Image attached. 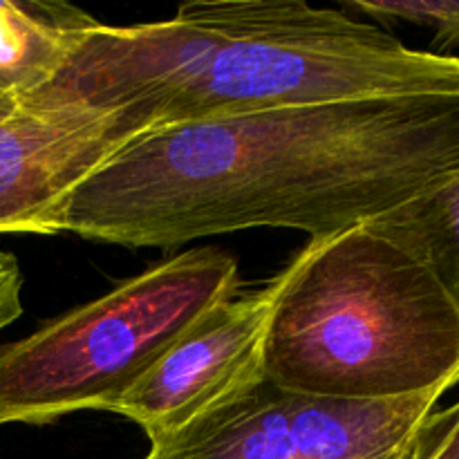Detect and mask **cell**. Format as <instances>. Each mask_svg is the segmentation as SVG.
Instances as JSON below:
<instances>
[{"mask_svg": "<svg viewBox=\"0 0 459 459\" xmlns=\"http://www.w3.org/2000/svg\"><path fill=\"white\" fill-rule=\"evenodd\" d=\"M459 170V94L291 106L143 133L58 204L52 233L170 247L249 229L309 240Z\"/></svg>", "mask_w": 459, "mask_h": 459, "instance_id": "obj_1", "label": "cell"}, {"mask_svg": "<svg viewBox=\"0 0 459 459\" xmlns=\"http://www.w3.org/2000/svg\"><path fill=\"white\" fill-rule=\"evenodd\" d=\"M43 88L134 108L155 130L273 108L459 94V56L411 49L361 16L305 0H193L161 22H99Z\"/></svg>", "mask_w": 459, "mask_h": 459, "instance_id": "obj_2", "label": "cell"}, {"mask_svg": "<svg viewBox=\"0 0 459 459\" xmlns=\"http://www.w3.org/2000/svg\"><path fill=\"white\" fill-rule=\"evenodd\" d=\"M272 384L384 402L459 384V312L433 273L368 222L309 240L273 312Z\"/></svg>", "mask_w": 459, "mask_h": 459, "instance_id": "obj_3", "label": "cell"}, {"mask_svg": "<svg viewBox=\"0 0 459 459\" xmlns=\"http://www.w3.org/2000/svg\"><path fill=\"white\" fill-rule=\"evenodd\" d=\"M238 282L227 251H182L0 345V426L106 412L200 314L236 294Z\"/></svg>", "mask_w": 459, "mask_h": 459, "instance_id": "obj_4", "label": "cell"}, {"mask_svg": "<svg viewBox=\"0 0 459 459\" xmlns=\"http://www.w3.org/2000/svg\"><path fill=\"white\" fill-rule=\"evenodd\" d=\"M448 388L384 402L294 393L264 379L142 459H412L421 426Z\"/></svg>", "mask_w": 459, "mask_h": 459, "instance_id": "obj_5", "label": "cell"}, {"mask_svg": "<svg viewBox=\"0 0 459 459\" xmlns=\"http://www.w3.org/2000/svg\"><path fill=\"white\" fill-rule=\"evenodd\" d=\"M291 276L294 258L258 290L211 305L106 412L137 424L152 444L263 384L269 325Z\"/></svg>", "mask_w": 459, "mask_h": 459, "instance_id": "obj_6", "label": "cell"}, {"mask_svg": "<svg viewBox=\"0 0 459 459\" xmlns=\"http://www.w3.org/2000/svg\"><path fill=\"white\" fill-rule=\"evenodd\" d=\"M152 130L134 108L36 90L0 119V236H54L52 218L81 182Z\"/></svg>", "mask_w": 459, "mask_h": 459, "instance_id": "obj_7", "label": "cell"}, {"mask_svg": "<svg viewBox=\"0 0 459 459\" xmlns=\"http://www.w3.org/2000/svg\"><path fill=\"white\" fill-rule=\"evenodd\" d=\"M99 22L56 0H0V97L22 99L54 79Z\"/></svg>", "mask_w": 459, "mask_h": 459, "instance_id": "obj_8", "label": "cell"}, {"mask_svg": "<svg viewBox=\"0 0 459 459\" xmlns=\"http://www.w3.org/2000/svg\"><path fill=\"white\" fill-rule=\"evenodd\" d=\"M368 224L420 260L459 312V170Z\"/></svg>", "mask_w": 459, "mask_h": 459, "instance_id": "obj_9", "label": "cell"}, {"mask_svg": "<svg viewBox=\"0 0 459 459\" xmlns=\"http://www.w3.org/2000/svg\"><path fill=\"white\" fill-rule=\"evenodd\" d=\"M341 9L372 21L430 27L439 49L459 45V0H345Z\"/></svg>", "mask_w": 459, "mask_h": 459, "instance_id": "obj_10", "label": "cell"}, {"mask_svg": "<svg viewBox=\"0 0 459 459\" xmlns=\"http://www.w3.org/2000/svg\"><path fill=\"white\" fill-rule=\"evenodd\" d=\"M412 459H459V402L424 421Z\"/></svg>", "mask_w": 459, "mask_h": 459, "instance_id": "obj_11", "label": "cell"}, {"mask_svg": "<svg viewBox=\"0 0 459 459\" xmlns=\"http://www.w3.org/2000/svg\"><path fill=\"white\" fill-rule=\"evenodd\" d=\"M22 314V272L16 255L0 249V332Z\"/></svg>", "mask_w": 459, "mask_h": 459, "instance_id": "obj_12", "label": "cell"}, {"mask_svg": "<svg viewBox=\"0 0 459 459\" xmlns=\"http://www.w3.org/2000/svg\"><path fill=\"white\" fill-rule=\"evenodd\" d=\"M16 106H18V99L0 97V119H4L9 112H13V108H16Z\"/></svg>", "mask_w": 459, "mask_h": 459, "instance_id": "obj_13", "label": "cell"}]
</instances>
